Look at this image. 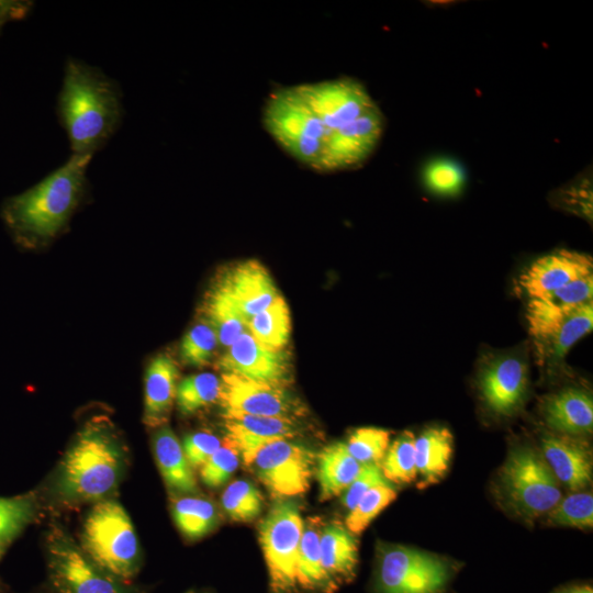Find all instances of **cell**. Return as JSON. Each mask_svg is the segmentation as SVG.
<instances>
[{
	"mask_svg": "<svg viewBox=\"0 0 593 593\" xmlns=\"http://www.w3.org/2000/svg\"><path fill=\"white\" fill-rule=\"evenodd\" d=\"M592 257L561 249L534 260L518 278L521 289L532 298L542 296L577 279L592 275Z\"/></svg>",
	"mask_w": 593,
	"mask_h": 593,
	"instance_id": "15",
	"label": "cell"
},
{
	"mask_svg": "<svg viewBox=\"0 0 593 593\" xmlns=\"http://www.w3.org/2000/svg\"><path fill=\"white\" fill-rule=\"evenodd\" d=\"M542 458L558 482L570 490L586 488L592 481V450L588 441L564 434L541 437Z\"/></svg>",
	"mask_w": 593,
	"mask_h": 593,
	"instance_id": "17",
	"label": "cell"
},
{
	"mask_svg": "<svg viewBox=\"0 0 593 593\" xmlns=\"http://www.w3.org/2000/svg\"><path fill=\"white\" fill-rule=\"evenodd\" d=\"M238 452L225 440L221 447L200 467V478L210 488L224 484L239 463Z\"/></svg>",
	"mask_w": 593,
	"mask_h": 593,
	"instance_id": "37",
	"label": "cell"
},
{
	"mask_svg": "<svg viewBox=\"0 0 593 593\" xmlns=\"http://www.w3.org/2000/svg\"><path fill=\"white\" fill-rule=\"evenodd\" d=\"M528 385L526 362L516 356H500L488 362L479 376L481 396L494 414L508 416L523 404Z\"/></svg>",
	"mask_w": 593,
	"mask_h": 593,
	"instance_id": "13",
	"label": "cell"
},
{
	"mask_svg": "<svg viewBox=\"0 0 593 593\" xmlns=\"http://www.w3.org/2000/svg\"><path fill=\"white\" fill-rule=\"evenodd\" d=\"M188 593H209V592H203V591H190Z\"/></svg>",
	"mask_w": 593,
	"mask_h": 593,
	"instance_id": "45",
	"label": "cell"
},
{
	"mask_svg": "<svg viewBox=\"0 0 593 593\" xmlns=\"http://www.w3.org/2000/svg\"><path fill=\"white\" fill-rule=\"evenodd\" d=\"M221 440L211 433L199 432L186 436L184 456L192 468L201 467L220 447Z\"/></svg>",
	"mask_w": 593,
	"mask_h": 593,
	"instance_id": "40",
	"label": "cell"
},
{
	"mask_svg": "<svg viewBox=\"0 0 593 593\" xmlns=\"http://www.w3.org/2000/svg\"><path fill=\"white\" fill-rule=\"evenodd\" d=\"M91 159L71 154L40 182L5 200L1 215L18 243L40 245L66 227L88 190Z\"/></svg>",
	"mask_w": 593,
	"mask_h": 593,
	"instance_id": "3",
	"label": "cell"
},
{
	"mask_svg": "<svg viewBox=\"0 0 593 593\" xmlns=\"http://www.w3.org/2000/svg\"><path fill=\"white\" fill-rule=\"evenodd\" d=\"M454 573L435 553L401 545H381L372 578L373 593H443Z\"/></svg>",
	"mask_w": 593,
	"mask_h": 593,
	"instance_id": "6",
	"label": "cell"
},
{
	"mask_svg": "<svg viewBox=\"0 0 593 593\" xmlns=\"http://www.w3.org/2000/svg\"><path fill=\"white\" fill-rule=\"evenodd\" d=\"M262 123L286 153L318 172L360 167L384 131L380 108L365 86L349 77L272 91Z\"/></svg>",
	"mask_w": 593,
	"mask_h": 593,
	"instance_id": "1",
	"label": "cell"
},
{
	"mask_svg": "<svg viewBox=\"0 0 593 593\" xmlns=\"http://www.w3.org/2000/svg\"><path fill=\"white\" fill-rule=\"evenodd\" d=\"M414 441V435L406 430L388 447L380 468L389 482L403 484L415 480L417 470Z\"/></svg>",
	"mask_w": 593,
	"mask_h": 593,
	"instance_id": "30",
	"label": "cell"
},
{
	"mask_svg": "<svg viewBox=\"0 0 593 593\" xmlns=\"http://www.w3.org/2000/svg\"><path fill=\"white\" fill-rule=\"evenodd\" d=\"M34 512L31 496H0V544L16 537L32 521Z\"/></svg>",
	"mask_w": 593,
	"mask_h": 593,
	"instance_id": "36",
	"label": "cell"
},
{
	"mask_svg": "<svg viewBox=\"0 0 593 593\" xmlns=\"http://www.w3.org/2000/svg\"><path fill=\"white\" fill-rule=\"evenodd\" d=\"M395 497L396 491L391 483L370 489L349 511L346 528L351 534H360Z\"/></svg>",
	"mask_w": 593,
	"mask_h": 593,
	"instance_id": "32",
	"label": "cell"
},
{
	"mask_svg": "<svg viewBox=\"0 0 593 593\" xmlns=\"http://www.w3.org/2000/svg\"><path fill=\"white\" fill-rule=\"evenodd\" d=\"M314 454L290 439L260 448L248 467L276 497H291L307 491L314 469Z\"/></svg>",
	"mask_w": 593,
	"mask_h": 593,
	"instance_id": "10",
	"label": "cell"
},
{
	"mask_svg": "<svg viewBox=\"0 0 593 593\" xmlns=\"http://www.w3.org/2000/svg\"><path fill=\"white\" fill-rule=\"evenodd\" d=\"M247 331L261 344L273 349H283L291 332L288 305L278 296L269 306L248 320Z\"/></svg>",
	"mask_w": 593,
	"mask_h": 593,
	"instance_id": "28",
	"label": "cell"
},
{
	"mask_svg": "<svg viewBox=\"0 0 593 593\" xmlns=\"http://www.w3.org/2000/svg\"><path fill=\"white\" fill-rule=\"evenodd\" d=\"M153 447L157 466L168 489L181 494L195 493L198 485L192 467L169 426L158 427L153 438Z\"/></svg>",
	"mask_w": 593,
	"mask_h": 593,
	"instance_id": "21",
	"label": "cell"
},
{
	"mask_svg": "<svg viewBox=\"0 0 593 593\" xmlns=\"http://www.w3.org/2000/svg\"><path fill=\"white\" fill-rule=\"evenodd\" d=\"M178 368L167 355L155 357L145 374L144 423L158 428L166 425L176 399Z\"/></svg>",
	"mask_w": 593,
	"mask_h": 593,
	"instance_id": "20",
	"label": "cell"
},
{
	"mask_svg": "<svg viewBox=\"0 0 593 593\" xmlns=\"http://www.w3.org/2000/svg\"><path fill=\"white\" fill-rule=\"evenodd\" d=\"M316 463L321 501L345 491L356 479L362 466L349 454L345 443L326 446L318 454Z\"/></svg>",
	"mask_w": 593,
	"mask_h": 593,
	"instance_id": "23",
	"label": "cell"
},
{
	"mask_svg": "<svg viewBox=\"0 0 593 593\" xmlns=\"http://www.w3.org/2000/svg\"><path fill=\"white\" fill-rule=\"evenodd\" d=\"M56 113L71 154L93 157L120 128L124 116L120 83L100 68L68 57Z\"/></svg>",
	"mask_w": 593,
	"mask_h": 593,
	"instance_id": "2",
	"label": "cell"
},
{
	"mask_svg": "<svg viewBox=\"0 0 593 593\" xmlns=\"http://www.w3.org/2000/svg\"><path fill=\"white\" fill-rule=\"evenodd\" d=\"M221 379L210 372L184 378L177 385L176 401L179 411L189 415L210 405L220 398Z\"/></svg>",
	"mask_w": 593,
	"mask_h": 593,
	"instance_id": "29",
	"label": "cell"
},
{
	"mask_svg": "<svg viewBox=\"0 0 593 593\" xmlns=\"http://www.w3.org/2000/svg\"><path fill=\"white\" fill-rule=\"evenodd\" d=\"M172 517L181 534L190 540L208 535L219 522L214 503L197 496L177 500L172 505Z\"/></svg>",
	"mask_w": 593,
	"mask_h": 593,
	"instance_id": "27",
	"label": "cell"
},
{
	"mask_svg": "<svg viewBox=\"0 0 593 593\" xmlns=\"http://www.w3.org/2000/svg\"><path fill=\"white\" fill-rule=\"evenodd\" d=\"M548 519L556 525L591 528L593 525L592 493L577 492L569 494L548 512Z\"/></svg>",
	"mask_w": 593,
	"mask_h": 593,
	"instance_id": "34",
	"label": "cell"
},
{
	"mask_svg": "<svg viewBox=\"0 0 593 593\" xmlns=\"http://www.w3.org/2000/svg\"><path fill=\"white\" fill-rule=\"evenodd\" d=\"M4 553V545L0 544V559L2 558Z\"/></svg>",
	"mask_w": 593,
	"mask_h": 593,
	"instance_id": "44",
	"label": "cell"
},
{
	"mask_svg": "<svg viewBox=\"0 0 593 593\" xmlns=\"http://www.w3.org/2000/svg\"><path fill=\"white\" fill-rule=\"evenodd\" d=\"M219 339L213 327L202 321L193 325L182 337L180 344L181 360L189 366L202 367L214 356Z\"/></svg>",
	"mask_w": 593,
	"mask_h": 593,
	"instance_id": "33",
	"label": "cell"
},
{
	"mask_svg": "<svg viewBox=\"0 0 593 593\" xmlns=\"http://www.w3.org/2000/svg\"><path fill=\"white\" fill-rule=\"evenodd\" d=\"M202 313L215 331L219 343L228 347L242 333L247 331L248 320L233 300L215 284L205 294Z\"/></svg>",
	"mask_w": 593,
	"mask_h": 593,
	"instance_id": "26",
	"label": "cell"
},
{
	"mask_svg": "<svg viewBox=\"0 0 593 593\" xmlns=\"http://www.w3.org/2000/svg\"><path fill=\"white\" fill-rule=\"evenodd\" d=\"M222 373L286 385L290 378L289 356L258 342L248 331L242 333L217 361Z\"/></svg>",
	"mask_w": 593,
	"mask_h": 593,
	"instance_id": "12",
	"label": "cell"
},
{
	"mask_svg": "<svg viewBox=\"0 0 593 593\" xmlns=\"http://www.w3.org/2000/svg\"><path fill=\"white\" fill-rule=\"evenodd\" d=\"M31 8L30 1L0 0V34L5 24L22 20L29 14Z\"/></svg>",
	"mask_w": 593,
	"mask_h": 593,
	"instance_id": "42",
	"label": "cell"
},
{
	"mask_svg": "<svg viewBox=\"0 0 593 593\" xmlns=\"http://www.w3.org/2000/svg\"><path fill=\"white\" fill-rule=\"evenodd\" d=\"M79 547L99 568L125 583H130L141 568V549L133 523L118 501L96 502L83 522Z\"/></svg>",
	"mask_w": 593,
	"mask_h": 593,
	"instance_id": "5",
	"label": "cell"
},
{
	"mask_svg": "<svg viewBox=\"0 0 593 593\" xmlns=\"http://www.w3.org/2000/svg\"><path fill=\"white\" fill-rule=\"evenodd\" d=\"M385 483L390 482L384 478L379 463L362 465L356 479L345 490L342 503L350 511L370 489Z\"/></svg>",
	"mask_w": 593,
	"mask_h": 593,
	"instance_id": "39",
	"label": "cell"
},
{
	"mask_svg": "<svg viewBox=\"0 0 593 593\" xmlns=\"http://www.w3.org/2000/svg\"><path fill=\"white\" fill-rule=\"evenodd\" d=\"M500 479L508 503L525 518L548 513L561 500L558 480L542 456L528 446L510 451Z\"/></svg>",
	"mask_w": 593,
	"mask_h": 593,
	"instance_id": "7",
	"label": "cell"
},
{
	"mask_svg": "<svg viewBox=\"0 0 593 593\" xmlns=\"http://www.w3.org/2000/svg\"><path fill=\"white\" fill-rule=\"evenodd\" d=\"M561 593H593L592 588L588 585L573 586Z\"/></svg>",
	"mask_w": 593,
	"mask_h": 593,
	"instance_id": "43",
	"label": "cell"
},
{
	"mask_svg": "<svg viewBox=\"0 0 593 593\" xmlns=\"http://www.w3.org/2000/svg\"><path fill=\"white\" fill-rule=\"evenodd\" d=\"M226 441L231 444L249 466L257 451L265 445L280 439H291L299 434L295 419L260 416L224 411Z\"/></svg>",
	"mask_w": 593,
	"mask_h": 593,
	"instance_id": "14",
	"label": "cell"
},
{
	"mask_svg": "<svg viewBox=\"0 0 593 593\" xmlns=\"http://www.w3.org/2000/svg\"><path fill=\"white\" fill-rule=\"evenodd\" d=\"M541 413L546 424L559 434L580 436L592 433L593 401L579 388H567L544 398Z\"/></svg>",
	"mask_w": 593,
	"mask_h": 593,
	"instance_id": "18",
	"label": "cell"
},
{
	"mask_svg": "<svg viewBox=\"0 0 593 593\" xmlns=\"http://www.w3.org/2000/svg\"><path fill=\"white\" fill-rule=\"evenodd\" d=\"M589 179L572 183L559 191L555 199L559 205L579 215L591 217L592 191Z\"/></svg>",
	"mask_w": 593,
	"mask_h": 593,
	"instance_id": "41",
	"label": "cell"
},
{
	"mask_svg": "<svg viewBox=\"0 0 593 593\" xmlns=\"http://www.w3.org/2000/svg\"><path fill=\"white\" fill-rule=\"evenodd\" d=\"M321 559L332 593L349 583L358 566V546L354 535L338 523L322 527Z\"/></svg>",
	"mask_w": 593,
	"mask_h": 593,
	"instance_id": "19",
	"label": "cell"
},
{
	"mask_svg": "<svg viewBox=\"0 0 593 593\" xmlns=\"http://www.w3.org/2000/svg\"><path fill=\"white\" fill-rule=\"evenodd\" d=\"M221 404L224 411L260 416L295 418L303 412L302 405L284 389V385L222 373Z\"/></svg>",
	"mask_w": 593,
	"mask_h": 593,
	"instance_id": "11",
	"label": "cell"
},
{
	"mask_svg": "<svg viewBox=\"0 0 593 593\" xmlns=\"http://www.w3.org/2000/svg\"><path fill=\"white\" fill-rule=\"evenodd\" d=\"M424 178L432 191L438 194L450 195L461 189L465 175L456 163L447 159H438L427 166Z\"/></svg>",
	"mask_w": 593,
	"mask_h": 593,
	"instance_id": "38",
	"label": "cell"
},
{
	"mask_svg": "<svg viewBox=\"0 0 593 593\" xmlns=\"http://www.w3.org/2000/svg\"><path fill=\"white\" fill-rule=\"evenodd\" d=\"M249 320L269 306L279 292L267 269L257 260H246L226 269L214 283Z\"/></svg>",
	"mask_w": 593,
	"mask_h": 593,
	"instance_id": "16",
	"label": "cell"
},
{
	"mask_svg": "<svg viewBox=\"0 0 593 593\" xmlns=\"http://www.w3.org/2000/svg\"><path fill=\"white\" fill-rule=\"evenodd\" d=\"M415 463L423 484L438 482L448 471L454 437L446 427H429L415 438Z\"/></svg>",
	"mask_w": 593,
	"mask_h": 593,
	"instance_id": "22",
	"label": "cell"
},
{
	"mask_svg": "<svg viewBox=\"0 0 593 593\" xmlns=\"http://www.w3.org/2000/svg\"><path fill=\"white\" fill-rule=\"evenodd\" d=\"M390 433L382 428L360 427L345 443L349 454L360 463H378L387 452Z\"/></svg>",
	"mask_w": 593,
	"mask_h": 593,
	"instance_id": "35",
	"label": "cell"
},
{
	"mask_svg": "<svg viewBox=\"0 0 593 593\" xmlns=\"http://www.w3.org/2000/svg\"><path fill=\"white\" fill-rule=\"evenodd\" d=\"M322 527L315 517L304 523L296 558V591L332 593L322 567L320 546Z\"/></svg>",
	"mask_w": 593,
	"mask_h": 593,
	"instance_id": "24",
	"label": "cell"
},
{
	"mask_svg": "<svg viewBox=\"0 0 593 593\" xmlns=\"http://www.w3.org/2000/svg\"><path fill=\"white\" fill-rule=\"evenodd\" d=\"M222 507L227 516L237 522L255 519L262 510L259 490L247 480H236L222 494Z\"/></svg>",
	"mask_w": 593,
	"mask_h": 593,
	"instance_id": "31",
	"label": "cell"
},
{
	"mask_svg": "<svg viewBox=\"0 0 593 593\" xmlns=\"http://www.w3.org/2000/svg\"><path fill=\"white\" fill-rule=\"evenodd\" d=\"M593 328V302L574 310L547 337L536 340V350L544 360H560L570 348Z\"/></svg>",
	"mask_w": 593,
	"mask_h": 593,
	"instance_id": "25",
	"label": "cell"
},
{
	"mask_svg": "<svg viewBox=\"0 0 593 593\" xmlns=\"http://www.w3.org/2000/svg\"><path fill=\"white\" fill-rule=\"evenodd\" d=\"M124 463L123 448L108 429L87 427L60 462L57 493L68 502H99L118 485Z\"/></svg>",
	"mask_w": 593,
	"mask_h": 593,
	"instance_id": "4",
	"label": "cell"
},
{
	"mask_svg": "<svg viewBox=\"0 0 593 593\" xmlns=\"http://www.w3.org/2000/svg\"><path fill=\"white\" fill-rule=\"evenodd\" d=\"M47 573L55 593H134L130 583L99 568L59 529L48 536Z\"/></svg>",
	"mask_w": 593,
	"mask_h": 593,
	"instance_id": "9",
	"label": "cell"
},
{
	"mask_svg": "<svg viewBox=\"0 0 593 593\" xmlns=\"http://www.w3.org/2000/svg\"><path fill=\"white\" fill-rule=\"evenodd\" d=\"M304 522L291 501L277 502L259 526L271 593L296 592L295 568Z\"/></svg>",
	"mask_w": 593,
	"mask_h": 593,
	"instance_id": "8",
	"label": "cell"
}]
</instances>
